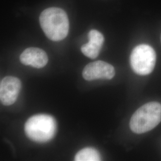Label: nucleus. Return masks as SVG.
Here are the masks:
<instances>
[{"label":"nucleus","instance_id":"10","mask_svg":"<svg viewBox=\"0 0 161 161\" xmlns=\"http://www.w3.org/2000/svg\"></svg>","mask_w":161,"mask_h":161},{"label":"nucleus","instance_id":"7","mask_svg":"<svg viewBox=\"0 0 161 161\" xmlns=\"http://www.w3.org/2000/svg\"><path fill=\"white\" fill-rule=\"evenodd\" d=\"M20 60L25 65H29L39 69L46 65L48 58L46 53L42 49L30 47L23 51L20 56Z\"/></svg>","mask_w":161,"mask_h":161},{"label":"nucleus","instance_id":"2","mask_svg":"<svg viewBox=\"0 0 161 161\" xmlns=\"http://www.w3.org/2000/svg\"><path fill=\"white\" fill-rule=\"evenodd\" d=\"M161 122V104L149 102L135 112L131 118L130 127L132 132L143 134L153 130Z\"/></svg>","mask_w":161,"mask_h":161},{"label":"nucleus","instance_id":"4","mask_svg":"<svg viewBox=\"0 0 161 161\" xmlns=\"http://www.w3.org/2000/svg\"><path fill=\"white\" fill-rule=\"evenodd\" d=\"M156 61L155 51L147 44L136 47L130 56V64L133 71L140 75H149L154 69Z\"/></svg>","mask_w":161,"mask_h":161},{"label":"nucleus","instance_id":"3","mask_svg":"<svg viewBox=\"0 0 161 161\" xmlns=\"http://www.w3.org/2000/svg\"><path fill=\"white\" fill-rule=\"evenodd\" d=\"M56 122L51 115H34L26 121L25 133L28 138L37 143H46L54 137Z\"/></svg>","mask_w":161,"mask_h":161},{"label":"nucleus","instance_id":"1","mask_svg":"<svg viewBox=\"0 0 161 161\" xmlns=\"http://www.w3.org/2000/svg\"><path fill=\"white\" fill-rule=\"evenodd\" d=\"M40 22L44 34L50 40H62L68 34V17L66 13L60 8L51 7L44 10L41 14Z\"/></svg>","mask_w":161,"mask_h":161},{"label":"nucleus","instance_id":"5","mask_svg":"<svg viewBox=\"0 0 161 161\" xmlns=\"http://www.w3.org/2000/svg\"><path fill=\"white\" fill-rule=\"evenodd\" d=\"M115 75L114 66L101 60L86 64L82 72L83 78L86 80H111Z\"/></svg>","mask_w":161,"mask_h":161},{"label":"nucleus","instance_id":"9","mask_svg":"<svg viewBox=\"0 0 161 161\" xmlns=\"http://www.w3.org/2000/svg\"><path fill=\"white\" fill-rule=\"evenodd\" d=\"M101 157L97 150L92 147H86L80 150L75 156V161H98Z\"/></svg>","mask_w":161,"mask_h":161},{"label":"nucleus","instance_id":"8","mask_svg":"<svg viewBox=\"0 0 161 161\" xmlns=\"http://www.w3.org/2000/svg\"><path fill=\"white\" fill-rule=\"evenodd\" d=\"M104 40L98 36H91L88 43L81 47V52L88 58H96L103 46Z\"/></svg>","mask_w":161,"mask_h":161},{"label":"nucleus","instance_id":"6","mask_svg":"<svg viewBox=\"0 0 161 161\" xmlns=\"http://www.w3.org/2000/svg\"><path fill=\"white\" fill-rule=\"evenodd\" d=\"M22 87L21 81L14 76H6L0 83V100L5 106L14 103Z\"/></svg>","mask_w":161,"mask_h":161}]
</instances>
